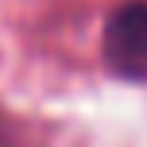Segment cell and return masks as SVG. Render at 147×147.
<instances>
[{"mask_svg":"<svg viewBox=\"0 0 147 147\" xmlns=\"http://www.w3.org/2000/svg\"><path fill=\"white\" fill-rule=\"evenodd\" d=\"M101 58L124 81H147V0H124L101 31Z\"/></svg>","mask_w":147,"mask_h":147,"instance_id":"obj_1","label":"cell"}]
</instances>
